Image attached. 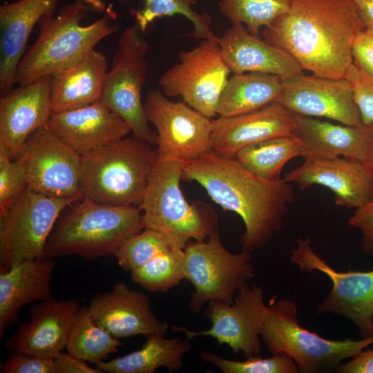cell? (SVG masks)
Instances as JSON below:
<instances>
[{
	"instance_id": "cell-1",
	"label": "cell",
	"mask_w": 373,
	"mask_h": 373,
	"mask_svg": "<svg viewBox=\"0 0 373 373\" xmlns=\"http://www.w3.org/2000/svg\"><path fill=\"white\" fill-rule=\"evenodd\" d=\"M365 29L351 0H291L289 10L262 35L289 52L303 70L345 79L353 64V43Z\"/></svg>"
},
{
	"instance_id": "cell-2",
	"label": "cell",
	"mask_w": 373,
	"mask_h": 373,
	"mask_svg": "<svg viewBox=\"0 0 373 373\" xmlns=\"http://www.w3.org/2000/svg\"><path fill=\"white\" fill-rule=\"evenodd\" d=\"M182 179L198 182L223 209L242 218L245 231L240 243L251 253L264 247L281 228L288 205L295 199L289 182L261 178L233 157L213 151L183 162Z\"/></svg>"
},
{
	"instance_id": "cell-3",
	"label": "cell",
	"mask_w": 373,
	"mask_h": 373,
	"mask_svg": "<svg viewBox=\"0 0 373 373\" xmlns=\"http://www.w3.org/2000/svg\"><path fill=\"white\" fill-rule=\"evenodd\" d=\"M142 229L139 207L106 205L82 198L59 216L46 243V258L75 255L93 261L114 256Z\"/></svg>"
},
{
	"instance_id": "cell-4",
	"label": "cell",
	"mask_w": 373,
	"mask_h": 373,
	"mask_svg": "<svg viewBox=\"0 0 373 373\" xmlns=\"http://www.w3.org/2000/svg\"><path fill=\"white\" fill-rule=\"evenodd\" d=\"M91 9L79 1L68 4L58 16H44L38 23L37 40L20 60L14 85H26L44 76H54L80 60L103 39L116 32L117 23L103 17L82 26Z\"/></svg>"
},
{
	"instance_id": "cell-5",
	"label": "cell",
	"mask_w": 373,
	"mask_h": 373,
	"mask_svg": "<svg viewBox=\"0 0 373 373\" xmlns=\"http://www.w3.org/2000/svg\"><path fill=\"white\" fill-rule=\"evenodd\" d=\"M157 157L156 149L134 136L82 155L79 188L83 198L106 205L139 207Z\"/></svg>"
},
{
	"instance_id": "cell-6",
	"label": "cell",
	"mask_w": 373,
	"mask_h": 373,
	"mask_svg": "<svg viewBox=\"0 0 373 373\" xmlns=\"http://www.w3.org/2000/svg\"><path fill=\"white\" fill-rule=\"evenodd\" d=\"M182 167V162L157 157L139 207L144 229L155 230L184 249L191 239L204 240L217 231L218 218L210 205L187 202L180 185Z\"/></svg>"
},
{
	"instance_id": "cell-7",
	"label": "cell",
	"mask_w": 373,
	"mask_h": 373,
	"mask_svg": "<svg viewBox=\"0 0 373 373\" xmlns=\"http://www.w3.org/2000/svg\"><path fill=\"white\" fill-rule=\"evenodd\" d=\"M260 338L271 354L288 355L303 373L336 368L342 361L355 357L373 343V336L334 341L305 329L298 323L295 303L289 299L273 300L267 305Z\"/></svg>"
},
{
	"instance_id": "cell-8",
	"label": "cell",
	"mask_w": 373,
	"mask_h": 373,
	"mask_svg": "<svg viewBox=\"0 0 373 373\" xmlns=\"http://www.w3.org/2000/svg\"><path fill=\"white\" fill-rule=\"evenodd\" d=\"M143 33L135 23L120 35L100 102L125 121L134 137L153 145L157 133L149 126L142 101L150 48Z\"/></svg>"
},
{
	"instance_id": "cell-9",
	"label": "cell",
	"mask_w": 373,
	"mask_h": 373,
	"mask_svg": "<svg viewBox=\"0 0 373 373\" xmlns=\"http://www.w3.org/2000/svg\"><path fill=\"white\" fill-rule=\"evenodd\" d=\"M185 279L193 286L189 303L191 312L198 314L202 306L219 300L232 304L234 295L255 276L251 252H229L222 245L218 230L207 241H190L184 248Z\"/></svg>"
},
{
	"instance_id": "cell-10",
	"label": "cell",
	"mask_w": 373,
	"mask_h": 373,
	"mask_svg": "<svg viewBox=\"0 0 373 373\" xmlns=\"http://www.w3.org/2000/svg\"><path fill=\"white\" fill-rule=\"evenodd\" d=\"M82 196L49 197L26 187L0 216V269L30 259H46L45 246L59 216Z\"/></svg>"
},
{
	"instance_id": "cell-11",
	"label": "cell",
	"mask_w": 373,
	"mask_h": 373,
	"mask_svg": "<svg viewBox=\"0 0 373 373\" xmlns=\"http://www.w3.org/2000/svg\"><path fill=\"white\" fill-rule=\"evenodd\" d=\"M179 61L164 71L158 84L166 97L180 96L191 107L211 118L231 70L224 61L218 38L202 39L179 53Z\"/></svg>"
},
{
	"instance_id": "cell-12",
	"label": "cell",
	"mask_w": 373,
	"mask_h": 373,
	"mask_svg": "<svg viewBox=\"0 0 373 373\" xmlns=\"http://www.w3.org/2000/svg\"><path fill=\"white\" fill-rule=\"evenodd\" d=\"M144 109L156 129L159 158L184 162L212 151L211 120L184 101H171L160 89H153Z\"/></svg>"
},
{
	"instance_id": "cell-13",
	"label": "cell",
	"mask_w": 373,
	"mask_h": 373,
	"mask_svg": "<svg viewBox=\"0 0 373 373\" xmlns=\"http://www.w3.org/2000/svg\"><path fill=\"white\" fill-rule=\"evenodd\" d=\"M290 260L300 271H321L332 281L330 292L316 306L318 314L343 316L356 325L362 338L373 336V270L333 269L314 251L309 238L296 240Z\"/></svg>"
},
{
	"instance_id": "cell-14",
	"label": "cell",
	"mask_w": 373,
	"mask_h": 373,
	"mask_svg": "<svg viewBox=\"0 0 373 373\" xmlns=\"http://www.w3.org/2000/svg\"><path fill=\"white\" fill-rule=\"evenodd\" d=\"M267 311L260 286L245 284L229 304L216 300L209 302L204 315L211 326L209 329L191 331L185 327L172 326L173 332H181L187 340L200 336H211L220 345L227 344L235 354L260 356V329Z\"/></svg>"
},
{
	"instance_id": "cell-15",
	"label": "cell",
	"mask_w": 373,
	"mask_h": 373,
	"mask_svg": "<svg viewBox=\"0 0 373 373\" xmlns=\"http://www.w3.org/2000/svg\"><path fill=\"white\" fill-rule=\"evenodd\" d=\"M19 157L32 191L57 198L83 197L82 155L46 127L28 136Z\"/></svg>"
},
{
	"instance_id": "cell-16",
	"label": "cell",
	"mask_w": 373,
	"mask_h": 373,
	"mask_svg": "<svg viewBox=\"0 0 373 373\" xmlns=\"http://www.w3.org/2000/svg\"><path fill=\"white\" fill-rule=\"evenodd\" d=\"M293 115L323 117L350 126L363 125L352 86L347 79L307 75L283 79L276 101Z\"/></svg>"
},
{
	"instance_id": "cell-17",
	"label": "cell",
	"mask_w": 373,
	"mask_h": 373,
	"mask_svg": "<svg viewBox=\"0 0 373 373\" xmlns=\"http://www.w3.org/2000/svg\"><path fill=\"white\" fill-rule=\"evenodd\" d=\"M88 307L95 323L118 339L155 334L165 336L169 332L167 323L152 311L149 297L124 282L116 283L110 291L96 294Z\"/></svg>"
},
{
	"instance_id": "cell-18",
	"label": "cell",
	"mask_w": 373,
	"mask_h": 373,
	"mask_svg": "<svg viewBox=\"0 0 373 373\" xmlns=\"http://www.w3.org/2000/svg\"><path fill=\"white\" fill-rule=\"evenodd\" d=\"M51 76L18 86L0 99V144L17 158L28 136L45 127L52 113Z\"/></svg>"
},
{
	"instance_id": "cell-19",
	"label": "cell",
	"mask_w": 373,
	"mask_h": 373,
	"mask_svg": "<svg viewBox=\"0 0 373 373\" xmlns=\"http://www.w3.org/2000/svg\"><path fill=\"white\" fill-rule=\"evenodd\" d=\"M283 178L301 190L318 184L334 194L336 205L357 209L373 200V183L361 162L343 157H308Z\"/></svg>"
},
{
	"instance_id": "cell-20",
	"label": "cell",
	"mask_w": 373,
	"mask_h": 373,
	"mask_svg": "<svg viewBox=\"0 0 373 373\" xmlns=\"http://www.w3.org/2000/svg\"><path fill=\"white\" fill-rule=\"evenodd\" d=\"M294 115L276 102L255 111L211 120L212 151L233 157L241 149L263 140L294 136Z\"/></svg>"
},
{
	"instance_id": "cell-21",
	"label": "cell",
	"mask_w": 373,
	"mask_h": 373,
	"mask_svg": "<svg viewBox=\"0 0 373 373\" xmlns=\"http://www.w3.org/2000/svg\"><path fill=\"white\" fill-rule=\"evenodd\" d=\"M79 307L73 298L38 302L30 308L29 321L20 324L6 341L7 349L54 358L66 348Z\"/></svg>"
},
{
	"instance_id": "cell-22",
	"label": "cell",
	"mask_w": 373,
	"mask_h": 373,
	"mask_svg": "<svg viewBox=\"0 0 373 373\" xmlns=\"http://www.w3.org/2000/svg\"><path fill=\"white\" fill-rule=\"evenodd\" d=\"M45 127L81 155L125 137L131 130L100 101L53 113Z\"/></svg>"
},
{
	"instance_id": "cell-23",
	"label": "cell",
	"mask_w": 373,
	"mask_h": 373,
	"mask_svg": "<svg viewBox=\"0 0 373 373\" xmlns=\"http://www.w3.org/2000/svg\"><path fill=\"white\" fill-rule=\"evenodd\" d=\"M224 61L233 74L261 73L283 79L303 73L286 50L254 35L241 23H233L218 37Z\"/></svg>"
},
{
	"instance_id": "cell-24",
	"label": "cell",
	"mask_w": 373,
	"mask_h": 373,
	"mask_svg": "<svg viewBox=\"0 0 373 373\" xmlns=\"http://www.w3.org/2000/svg\"><path fill=\"white\" fill-rule=\"evenodd\" d=\"M60 0H19L0 6V95L13 88L18 64L28 38L45 15L54 14Z\"/></svg>"
},
{
	"instance_id": "cell-25",
	"label": "cell",
	"mask_w": 373,
	"mask_h": 373,
	"mask_svg": "<svg viewBox=\"0 0 373 373\" xmlns=\"http://www.w3.org/2000/svg\"><path fill=\"white\" fill-rule=\"evenodd\" d=\"M52 259L21 261L8 270L0 269V338L6 329L18 323L25 305L53 298Z\"/></svg>"
},
{
	"instance_id": "cell-26",
	"label": "cell",
	"mask_w": 373,
	"mask_h": 373,
	"mask_svg": "<svg viewBox=\"0 0 373 373\" xmlns=\"http://www.w3.org/2000/svg\"><path fill=\"white\" fill-rule=\"evenodd\" d=\"M301 156L343 157L361 162L373 124L350 126L294 115Z\"/></svg>"
},
{
	"instance_id": "cell-27",
	"label": "cell",
	"mask_w": 373,
	"mask_h": 373,
	"mask_svg": "<svg viewBox=\"0 0 373 373\" xmlns=\"http://www.w3.org/2000/svg\"><path fill=\"white\" fill-rule=\"evenodd\" d=\"M107 72L105 55L94 48L70 68L51 77L52 113L100 101Z\"/></svg>"
},
{
	"instance_id": "cell-28",
	"label": "cell",
	"mask_w": 373,
	"mask_h": 373,
	"mask_svg": "<svg viewBox=\"0 0 373 373\" xmlns=\"http://www.w3.org/2000/svg\"><path fill=\"white\" fill-rule=\"evenodd\" d=\"M161 334H150L140 350L110 361H102L95 367L103 373H154L160 367L170 372L183 367V356L191 345L180 338H166Z\"/></svg>"
},
{
	"instance_id": "cell-29",
	"label": "cell",
	"mask_w": 373,
	"mask_h": 373,
	"mask_svg": "<svg viewBox=\"0 0 373 373\" xmlns=\"http://www.w3.org/2000/svg\"><path fill=\"white\" fill-rule=\"evenodd\" d=\"M283 79L261 73L233 74L220 95L217 115L231 117L249 113L276 101Z\"/></svg>"
},
{
	"instance_id": "cell-30",
	"label": "cell",
	"mask_w": 373,
	"mask_h": 373,
	"mask_svg": "<svg viewBox=\"0 0 373 373\" xmlns=\"http://www.w3.org/2000/svg\"><path fill=\"white\" fill-rule=\"evenodd\" d=\"M301 155L294 136H283L258 142L239 150L233 158L249 172L267 180H280L285 164Z\"/></svg>"
},
{
	"instance_id": "cell-31",
	"label": "cell",
	"mask_w": 373,
	"mask_h": 373,
	"mask_svg": "<svg viewBox=\"0 0 373 373\" xmlns=\"http://www.w3.org/2000/svg\"><path fill=\"white\" fill-rule=\"evenodd\" d=\"M122 345L93 321L88 307H79L73 322L66 349L68 353L95 364L105 361Z\"/></svg>"
},
{
	"instance_id": "cell-32",
	"label": "cell",
	"mask_w": 373,
	"mask_h": 373,
	"mask_svg": "<svg viewBox=\"0 0 373 373\" xmlns=\"http://www.w3.org/2000/svg\"><path fill=\"white\" fill-rule=\"evenodd\" d=\"M184 249L172 248L130 271L132 281L156 293H166L185 279Z\"/></svg>"
},
{
	"instance_id": "cell-33",
	"label": "cell",
	"mask_w": 373,
	"mask_h": 373,
	"mask_svg": "<svg viewBox=\"0 0 373 373\" xmlns=\"http://www.w3.org/2000/svg\"><path fill=\"white\" fill-rule=\"evenodd\" d=\"M195 3V0H142V8L135 14L136 24L144 32L157 18L180 15L193 23V37L202 39H217L218 37L210 28V15L195 11L192 8Z\"/></svg>"
},
{
	"instance_id": "cell-34",
	"label": "cell",
	"mask_w": 373,
	"mask_h": 373,
	"mask_svg": "<svg viewBox=\"0 0 373 373\" xmlns=\"http://www.w3.org/2000/svg\"><path fill=\"white\" fill-rule=\"evenodd\" d=\"M291 3V0H221L219 8L232 24H245L249 32L258 36L260 29L287 12Z\"/></svg>"
},
{
	"instance_id": "cell-35",
	"label": "cell",
	"mask_w": 373,
	"mask_h": 373,
	"mask_svg": "<svg viewBox=\"0 0 373 373\" xmlns=\"http://www.w3.org/2000/svg\"><path fill=\"white\" fill-rule=\"evenodd\" d=\"M172 248L176 247L163 234L153 229H144L126 240L114 256L119 267L131 271L156 255Z\"/></svg>"
},
{
	"instance_id": "cell-36",
	"label": "cell",
	"mask_w": 373,
	"mask_h": 373,
	"mask_svg": "<svg viewBox=\"0 0 373 373\" xmlns=\"http://www.w3.org/2000/svg\"><path fill=\"white\" fill-rule=\"evenodd\" d=\"M200 356L205 362L215 365L222 373H298L295 361L288 355L272 354L271 357L249 356L242 361L223 358L208 351H202Z\"/></svg>"
},
{
	"instance_id": "cell-37",
	"label": "cell",
	"mask_w": 373,
	"mask_h": 373,
	"mask_svg": "<svg viewBox=\"0 0 373 373\" xmlns=\"http://www.w3.org/2000/svg\"><path fill=\"white\" fill-rule=\"evenodd\" d=\"M28 186L24 164L18 157L12 160L0 144V216L3 214Z\"/></svg>"
},
{
	"instance_id": "cell-38",
	"label": "cell",
	"mask_w": 373,
	"mask_h": 373,
	"mask_svg": "<svg viewBox=\"0 0 373 373\" xmlns=\"http://www.w3.org/2000/svg\"><path fill=\"white\" fill-rule=\"evenodd\" d=\"M1 373H56L54 358L26 352L9 350Z\"/></svg>"
},
{
	"instance_id": "cell-39",
	"label": "cell",
	"mask_w": 373,
	"mask_h": 373,
	"mask_svg": "<svg viewBox=\"0 0 373 373\" xmlns=\"http://www.w3.org/2000/svg\"><path fill=\"white\" fill-rule=\"evenodd\" d=\"M345 79L352 84L363 124H373V79L361 72L354 63L350 66Z\"/></svg>"
},
{
	"instance_id": "cell-40",
	"label": "cell",
	"mask_w": 373,
	"mask_h": 373,
	"mask_svg": "<svg viewBox=\"0 0 373 373\" xmlns=\"http://www.w3.org/2000/svg\"><path fill=\"white\" fill-rule=\"evenodd\" d=\"M349 224L361 233L360 249L366 255L373 254V200L356 209Z\"/></svg>"
},
{
	"instance_id": "cell-41",
	"label": "cell",
	"mask_w": 373,
	"mask_h": 373,
	"mask_svg": "<svg viewBox=\"0 0 373 373\" xmlns=\"http://www.w3.org/2000/svg\"><path fill=\"white\" fill-rule=\"evenodd\" d=\"M352 56L354 64L373 79V37L366 30L356 37L352 45Z\"/></svg>"
},
{
	"instance_id": "cell-42",
	"label": "cell",
	"mask_w": 373,
	"mask_h": 373,
	"mask_svg": "<svg viewBox=\"0 0 373 373\" xmlns=\"http://www.w3.org/2000/svg\"><path fill=\"white\" fill-rule=\"evenodd\" d=\"M54 362L56 373H103L68 352H60L54 357Z\"/></svg>"
},
{
	"instance_id": "cell-43",
	"label": "cell",
	"mask_w": 373,
	"mask_h": 373,
	"mask_svg": "<svg viewBox=\"0 0 373 373\" xmlns=\"http://www.w3.org/2000/svg\"><path fill=\"white\" fill-rule=\"evenodd\" d=\"M336 370L341 373H373V350H363L350 361L340 364Z\"/></svg>"
},
{
	"instance_id": "cell-44",
	"label": "cell",
	"mask_w": 373,
	"mask_h": 373,
	"mask_svg": "<svg viewBox=\"0 0 373 373\" xmlns=\"http://www.w3.org/2000/svg\"><path fill=\"white\" fill-rule=\"evenodd\" d=\"M367 28H373V0H351Z\"/></svg>"
},
{
	"instance_id": "cell-45",
	"label": "cell",
	"mask_w": 373,
	"mask_h": 373,
	"mask_svg": "<svg viewBox=\"0 0 373 373\" xmlns=\"http://www.w3.org/2000/svg\"><path fill=\"white\" fill-rule=\"evenodd\" d=\"M361 164L373 183V127L370 134Z\"/></svg>"
},
{
	"instance_id": "cell-46",
	"label": "cell",
	"mask_w": 373,
	"mask_h": 373,
	"mask_svg": "<svg viewBox=\"0 0 373 373\" xmlns=\"http://www.w3.org/2000/svg\"><path fill=\"white\" fill-rule=\"evenodd\" d=\"M79 1L86 6H88L91 10L95 11L102 12L106 10V4L102 0H77Z\"/></svg>"
},
{
	"instance_id": "cell-47",
	"label": "cell",
	"mask_w": 373,
	"mask_h": 373,
	"mask_svg": "<svg viewBox=\"0 0 373 373\" xmlns=\"http://www.w3.org/2000/svg\"><path fill=\"white\" fill-rule=\"evenodd\" d=\"M365 30L373 37V28H367Z\"/></svg>"
}]
</instances>
